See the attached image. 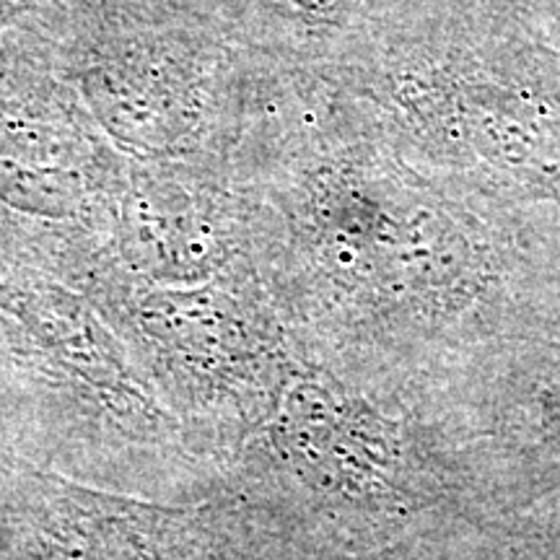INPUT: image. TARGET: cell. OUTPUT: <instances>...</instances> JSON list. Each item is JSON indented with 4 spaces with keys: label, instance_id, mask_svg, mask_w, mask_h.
Masks as SVG:
<instances>
[{
    "label": "cell",
    "instance_id": "5",
    "mask_svg": "<svg viewBox=\"0 0 560 560\" xmlns=\"http://www.w3.org/2000/svg\"><path fill=\"white\" fill-rule=\"evenodd\" d=\"M516 3L524 5L545 30L560 39V0H516Z\"/></svg>",
    "mask_w": 560,
    "mask_h": 560
},
{
    "label": "cell",
    "instance_id": "4",
    "mask_svg": "<svg viewBox=\"0 0 560 560\" xmlns=\"http://www.w3.org/2000/svg\"><path fill=\"white\" fill-rule=\"evenodd\" d=\"M270 439L301 480L346 499H369L392 478V444L353 397L317 380H293L276 397Z\"/></svg>",
    "mask_w": 560,
    "mask_h": 560
},
{
    "label": "cell",
    "instance_id": "1",
    "mask_svg": "<svg viewBox=\"0 0 560 560\" xmlns=\"http://www.w3.org/2000/svg\"><path fill=\"white\" fill-rule=\"evenodd\" d=\"M332 81L418 170L511 215H560V39L516 0H431Z\"/></svg>",
    "mask_w": 560,
    "mask_h": 560
},
{
    "label": "cell",
    "instance_id": "2",
    "mask_svg": "<svg viewBox=\"0 0 560 560\" xmlns=\"http://www.w3.org/2000/svg\"><path fill=\"white\" fill-rule=\"evenodd\" d=\"M317 143L285 200L330 304L369 325L436 330L501 299L511 213L405 161L340 91Z\"/></svg>",
    "mask_w": 560,
    "mask_h": 560
},
{
    "label": "cell",
    "instance_id": "3",
    "mask_svg": "<svg viewBox=\"0 0 560 560\" xmlns=\"http://www.w3.org/2000/svg\"><path fill=\"white\" fill-rule=\"evenodd\" d=\"M200 516L47 470L0 439V560H202Z\"/></svg>",
    "mask_w": 560,
    "mask_h": 560
}]
</instances>
